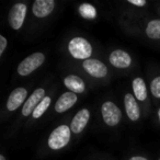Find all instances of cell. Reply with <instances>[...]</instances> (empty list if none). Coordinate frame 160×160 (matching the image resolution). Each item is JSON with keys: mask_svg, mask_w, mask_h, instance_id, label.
I'll use <instances>...</instances> for the list:
<instances>
[{"mask_svg": "<svg viewBox=\"0 0 160 160\" xmlns=\"http://www.w3.org/2000/svg\"><path fill=\"white\" fill-rule=\"evenodd\" d=\"M68 51L76 59L87 60L92 54L91 44L83 38H73L68 44Z\"/></svg>", "mask_w": 160, "mask_h": 160, "instance_id": "1", "label": "cell"}, {"mask_svg": "<svg viewBox=\"0 0 160 160\" xmlns=\"http://www.w3.org/2000/svg\"><path fill=\"white\" fill-rule=\"evenodd\" d=\"M70 127L60 125L51 133L48 137V146L53 150H58L65 147L70 140Z\"/></svg>", "mask_w": 160, "mask_h": 160, "instance_id": "2", "label": "cell"}, {"mask_svg": "<svg viewBox=\"0 0 160 160\" xmlns=\"http://www.w3.org/2000/svg\"><path fill=\"white\" fill-rule=\"evenodd\" d=\"M44 60L45 56L43 53L38 52L32 54L20 62V65L18 66V73L20 76H29L34 70H36L44 62Z\"/></svg>", "mask_w": 160, "mask_h": 160, "instance_id": "3", "label": "cell"}, {"mask_svg": "<svg viewBox=\"0 0 160 160\" xmlns=\"http://www.w3.org/2000/svg\"><path fill=\"white\" fill-rule=\"evenodd\" d=\"M101 113H102V118L104 123L109 126H115L120 123L122 118V113L121 110L111 101H107L102 104L101 108Z\"/></svg>", "mask_w": 160, "mask_h": 160, "instance_id": "4", "label": "cell"}, {"mask_svg": "<svg viewBox=\"0 0 160 160\" xmlns=\"http://www.w3.org/2000/svg\"><path fill=\"white\" fill-rule=\"evenodd\" d=\"M27 6L24 3H16L9 13V23L13 30H19L23 25L27 16Z\"/></svg>", "mask_w": 160, "mask_h": 160, "instance_id": "5", "label": "cell"}, {"mask_svg": "<svg viewBox=\"0 0 160 160\" xmlns=\"http://www.w3.org/2000/svg\"><path fill=\"white\" fill-rule=\"evenodd\" d=\"M82 67L90 76L96 78H103L107 76L108 73V68L102 62L98 59H92V58H89V59L85 60L82 62Z\"/></svg>", "mask_w": 160, "mask_h": 160, "instance_id": "6", "label": "cell"}, {"mask_svg": "<svg viewBox=\"0 0 160 160\" xmlns=\"http://www.w3.org/2000/svg\"><path fill=\"white\" fill-rule=\"evenodd\" d=\"M45 98V90L42 88L36 89L29 98L27 99L24 105L22 108V114L24 116H29L31 114H33L34 110L36 109L38 104L41 103V101Z\"/></svg>", "mask_w": 160, "mask_h": 160, "instance_id": "7", "label": "cell"}, {"mask_svg": "<svg viewBox=\"0 0 160 160\" xmlns=\"http://www.w3.org/2000/svg\"><path fill=\"white\" fill-rule=\"evenodd\" d=\"M90 118V112L88 109H82L80 110L77 114L75 115V118H72L70 124V129L72 133L79 134L80 132H82L85 129V127L87 126L88 122Z\"/></svg>", "mask_w": 160, "mask_h": 160, "instance_id": "8", "label": "cell"}, {"mask_svg": "<svg viewBox=\"0 0 160 160\" xmlns=\"http://www.w3.org/2000/svg\"><path fill=\"white\" fill-rule=\"evenodd\" d=\"M28 97V91L25 88H17L10 93L7 101V109L9 111H14L25 101ZM25 103V102H24Z\"/></svg>", "mask_w": 160, "mask_h": 160, "instance_id": "9", "label": "cell"}, {"mask_svg": "<svg viewBox=\"0 0 160 160\" xmlns=\"http://www.w3.org/2000/svg\"><path fill=\"white\" fill-rule=\"evenodd\" d=\"M110 62L112 66L116 67V68H127L131 66L132 64V58L128 53L122 49H116L113 51L110 55Z\"/></svg>", "mask_w": 160, "mask_h": 160, "instance_id": "10", "label": "cell"}, {"mask_svg": "<svg viewBox=\"0 0 160 160\" xmlns=\"http://www.w3.org/2000/svg\"><path fill=\"white\" fill-rule=\"evenodd\" d=\"M54 7V0H36L32 7V12L38 18H44L53 12Z\"/></svg>", "mask_w": 160, "mask_h": 160, "instance_id": "11", "label": "cell"}, {"mask_svg": "<svg viewBox=\"0 0 160 160\" xmlns=\"http://www.w3.org/2000/svg\"><path fill=\"white\" fill-rule=\"evenodd\" d=\"M77 96L73 92H65L64 94H62V97H59L57 102L55 103V111L57 113H64V112L68 111L70 108L75 105V103L77 102Z\"/></svg>", "mask_w": 160, "mask_h": 160, "instance_id": "12", "label": "cell"}, {"mask_svg": "<svg viewBox=\"0 0 160 160\" xmlns=\"http://www.w3.org/2000/svg\"><path fill=\"white\" fill-rule=\"evenodd\" d=\"M124 104H125V110H126V114L129 120L137 121L140 116V111H139V108H138L137 102H136L135 97L132 96L131 93L125 94Z\"/></svg>", "mask_w": 160, "mask_h": 160, "instance_id": "13", "label": "cell"}, {"mask_svg": "<svg viewBox=\"0 0 160 160\" xmlns=\"http://www.w3.org/2000/svg\"><path fill=\"white\" fill-rule=\"evenodd\" d=\"M64 83L70 92H73V93H82L86 90V86L83 80L80 77L75 75H69L65 78Z\"/></svg>", "mask_w": 160, "mask_h": 160, "instance_id": "14", "label": "cell"}, {"mask_svg": "<svg viewBox=\"0 0 160 160\" xmlns=\"http://www.w3.org/2000/svg\"><path fill=\"white\" fill-rule=\"evenodd\" d=\"M133 90L135 98L139 101H144L147 98V88L146 83L142 78H135L133 80Z\"/></svg>", "mask_w": 160, "mask_h": 160, "instance_id": "15", "label": "cell"}, {"mask_svg": "<svg viewBox=\"0 0 160 160\" xmlns=\"http://www.w3.org/2000/svg\"><path fill=\"white\" fill-rule=\"evenodd\" d=\"M146 34L149 38L160 40V20H151L146 27Z\"/></svg>", "mask_w": 160, "mask_h": 160, "instance_id": "16", "label": "cell"}, {"mask_svg": "<svg viewBox=\"0 0 160 160\" xmlns=\"http://www.w3.org/2000/svg\"><path fill=\"white\" fill-rule=\"evenodd\" d=\"M79 14L83 19H94L97 17V9L90 3H82L79 6Z\"/></svg>", "mask_w": 160, "mask_h": 160, "instance_id": "17", "label": "cell"}, {"mask_svg": "<svg viewBox=\"0 0 160 160\" xmlns=\"http://www.w3.org/2000/svg\"><path fill=\"white\" fill-rule=\"evenodd\" d=\"M51 98L49 97H45L44 99H43L42 101H41L40 104L36 107V109L34 110L33 114H32V116H33L34 118H41V116L43 115V114L45 113V111H46L47 109H48V107L51 105Z\"/></svg>", "mask_w": 160, "mask_h": 160, "instance_id": "18", "label": "cell"}, {"mask_svg": "<svg viewBox=\"0 0 160 160\" xmlns=\"http://www.w3.org/2000/svg\"><path fill=\"white\" fill-rule=\"evenodd\" d=\"M150 91L153 97L160 99V76L156 77L150 83Z\"/></svg>", "mask_w": 160, "mask_h": 160, "instance_id": "19", "label": "cell"}, {"mask_svg": "<svg viewBox=\"0 0 160 160\" xmlns=\"http://www.w3.org/2000/svg\"><path fill=\"white\" fill-rule=\"evenodd\" d=\"M6 47H7V40L3 35H0V56L3 54Z\"/></svg>", "mask_w": 160, "mask_h": 160, "instance_id": "20", "label": "cell"}, {"mask_svg": "<svg viewBox=\"0 0 160 160\" xmlns=\"http://www.w3.org/2000/svg\"><path fill=\"white\" fill-rule=\"evenodd\" d=\"M128 2L134 6H137V7H142V6L146 5L145 0H128Z\"/></svg>", "mask_w": 160, "mask_h": 160, "instance_id": "21", "label": "cell"}, {"mask_svg": "<svg viewBox=\"0 0 160 160\" xmlns=\"http://www.w3.org/2000/svg\"><path fill=\"white\" fill-rule=\"evenodd\" d=\"M129 160H148V159H146V158H144V157H138V156H136V157H132Z\"/></svg>", "mask_w": 160, "mask_h": 160, "instance_id": "22", "label": "cell"}, {"mask_svg": "<svg viewBox=\"0 0 160 160\" xmlns=\"http://www.w3.org/2000/svg\"><path fill=\"white\" fill-rule=\"evenodd\" d=\"M0 160H6V157L3 155H1L0 156Z\"/></svg>", "mask_w": 160, "mask_h": 160, "instance_id": "23", "label": "cell"}, {"mask_svg": "<svg viewBox=\"0 0 160 160\" xmlns=\"http://www.w3.org/2000/svg\"><path fill=\"white\" fill-rule=\"evenodd\" d=\"M158 118H159V121H160V109H159V111H158Z\"/></svg>", "mask_w": 160, "mask_h": 160, "instance_id": "24", "label": "cell"}, {"mask_svg": "<svg viewBox=\"0 0 160 160\" xmlns=\"http://www.w3.org/2000/svg\"><path fill=\"white\" fill-rule=\"evenodd\" d=\"M159 160H160V158H159Z\"/></svg>", "mask_w": 160, "mask_h": 160, "instance_id": "25", "label": "cell"}]
</instances>
